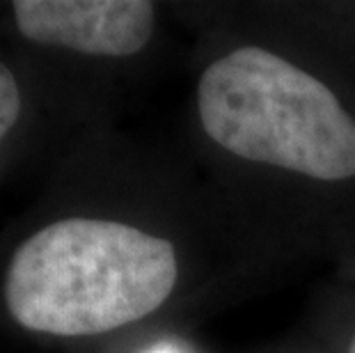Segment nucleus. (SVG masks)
<instances>
[{"instance_id":"obj_1","label":"nucleus","mask_w":355,"mask_h":353,"mask_svg":"<svg viewBox=\"0 0 355 353\" xmlns=\"http://www.w3.org/2000/svg\"><path fill=\"white\" fill-rule=\"evenodd\" d=\"M175 282L170 241L122 223L64 218L35 232L14 252L5 303L28 330L83 337L152 314Z\"/></svg>"},{"instance_id":"obj_2","label":"nucleus","mask_w":355,"mask_h":353,"mask_svg":"<svg viewBox=\"0 0 355 353\" xmlns=\"http://www.w3.org/2000/svg\"><path fill=\"white\" fill-rule=\"evenodd\" d=\"M198 106L209 138L241 159L323 182L355 177V119L326 83L266 49L209 64Z\"/></svg>"},{"instance_id":"obj_3","label":"nucleus","mask_w":355,"mask_h":353,"mask_svg":"<svg viewBox=\"0 0 355 353\" xmlns=\"http://www.w3.org/2000/svg\"><path fill=\"white\" fill-rule=\"evenodd\" d=\"M12 7L30 42L87 55H133L154 35V5L145 0H17Z\"/></svg>"},{"instance_id":"obj_4","label":"nucleus","mask_w":355,"mask_h":353,"mask_svg":"<svg viewBox=\"0 0 355 353\" xmlns=\"http://www.w3.org/2000/svg\"><path fill=\"white\" fill-rule=\"evenodd\" d=\"M21 115V92L14 74L0 62V142L12 131Z\"/></svg>"},{"instance_id":"obj_5","label":"nucleus","mask_w":355,"mask_h":353,"mask_svg":"<svg viewBox=\"0 0 355 353\" xmlns=\"http://www.w3.org/2000/svg\"><path fill=\"white\" fill-rule=\"evenodd\" d=\"M346 353H355V335H353V340L349 344V351H346Z\"/></svg>"},{"instance_id":"obj_6","label":"nucleus","mask_w":355,"mask_h":353,"mask_svg":"<svg viewBox=\"0 0 355 353\" xmlns=\"http://www.w3.org/2000/svg\"><path fill=\"white\" fill-rule=\"evenodd\" d=\"M152 353H170V351H165V349H158V351H152Z\"/></svg>"}]
</instances>
